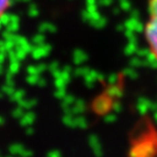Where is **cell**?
<instances>
[{"mask_svg":"<svg viewBox=\"0 0 157 157\" xmlns=\"http://www.w3.org/2000/svg\"><path fill=\"white\" fill-rule=\"evenodd\" d=\"M149 11H150L151 17H150V21L147 25L146 36L150 44L154 56L157 58V0H150Z\"/></svg>","mask_w":157,"mask_h":157,"instance_id":"obj_1","label":"cell"},{"mask_svg":"<svg viewBox=\"0 0 157 157\" xmlns=\"http://www.w3.org/2000/svg\"><path fill=\"white\" fill-rule=\"evenodd\" d=\"M112 98L105 93L104 95H99V97L95 98L93 104H92V107H93V109L97 114H104L105 115L106 113H108V111L112 109Z\"/></svg>","mask_w":157,"mask_h":157,"instance_id":"obj_2","label":"cell"},{"mask_svg":"<svg viewBox=\"0 0 157 157\" xmlns=\"http://www.w3.org/2000/svg\"><path fill=\"white\" fill-rule=\"evenodd\" d=\"M51 51V45L48 43H43V44L33 45V49L30 51V55L34 59H41L47 57Z\"/></svg>","mask_w":157,"mask_h":157,"instance_id":"obj_3","label":"cell"},{"mask_svg":"<svg viewBox=\"0 0 157 157\" xmlns=\"http://www.w3.org/2000/svg\"><path fill=\"white\" fill-rule=\"evenodd\" d=\"M83 78H84V83L87 87H93L97 82H102L104 80V76L101 73L97 72V71L90 70Z\"/></svg>","mask_w":157,"mask_h":157,"instance_id":"obj_4","label":"cell"},{"mask_svg":"<svg viewBox=\"0 0 157 157\" xmlns=\"http://www.w3.org/2000/svg\"><path fill=\"white\" fill-rule=\"evenodd\" d=\"M36 120V115H35V113L32 112L30 109H29L28 112H25L23 113V115L21 118L19 119V121H20V124L22 126V127H28V126H32L34 124V121Z\"/></svg>","mask_w":157,"mask_h":157,"instance_id":"obj_5","label":"cell"},{"mask_svg":"<svg viewBox=\"0 0 157 157\" xmlns=\"http://www.w3.org/2000/svg\"><path fill=\"white\" fill-rule=\"evenodd\" d=\"M87 54L82 49H76L72 52V61L76 65H83L87 61Z\"/></svg>","mask_w":157,"mask_h":157,"instance_id":"obj_6","label":"cell"},{"mask_svg":"<svg viewBox=\"0 0 157 157\" xmlns=\"http://www.w3.org/2000/svg\"><path fill=\"white\" fill-rule=\"evenodd\" d=\"M89 144H90L92 151L94 152V155L97 156H101L102 155V148H101V143L99 139L95 135H91L89 139Z\"/></svg>","mask_w":157,"mask_h":157,"instance_id":"obj_7","label":"cell"},{"mask_svg":"<svg viewBox=\"0 0 157 157\" xmlns=\"http://www.w3.org/2000/svg\"><path fill=\"white\" fill-rule=\"evenodd\" d=\"M105 93H106L108 97H111L112 99L113 98H120V97L122 95V90H121V87H120L117 83H115V84H108L106 91H105Z\"/></svg>","mask_w":157,"mask_h":157,"instance_id":"obj_8","label":"cell"},{"mask_svg":"<svg viewBox=\"0 0 157 157\" xmlns=\"http://www.w3.org/2000/svg\"><path fill=\"white\" fill-rule=\"evenodd\" d=\"M7 30H10L12 33H17L19 28H20V17H17V14H11L10 17V22L5 27Z\"/></svg>","mask_w":157,"mask_h":157,"instance_id":"obj_9","label":"cell"},{"mask_svg":"<svg viewBox=\"0 0 157 157\" xmlns=\"http://www.w3.org/2000/svg\"><path fill=\"white\" fill-rule=\"evenodd\" d=\"M14 91V79H5V84L1 86V92L4 93V95H11Z\"/></svg>","mask_w":157,"mask_h":157,"instance_id":"obj_10","label":"cell"},{"mask_svg":"<svg viewBox=\"0 0 157 157\" xmlns=\"http://www.w3.org/2000/svg\"><path fill=\"white\" fill-rule=\"evenodd\" d=\"M124 27H126V29L132 30V32H139V30H141V23L137 21L136 17H130L129 20L124 22Z\"/></svg>","mask_w":157,"mask_h":157,"instance_id":"obj_11","label":"cell"},{"mask_svg":"<svg viewBox=\"0 0 157 157\" xmlns=\"http://www.w3.org/2000/svg\"><path fill=\"white\" fill-rule=\"evenodd\" d=\"M36 104H37V100H36V99H26V98H22L21 100L17 101V106L22 107L25 111L32 109Z\"/></svg>","mask_w":157,"mask_h":157,"instance_id":"obj_12","label":"cell"},{"mask_svg":"<svg viewBox=\"0 0 157 157\" xmlns=\"http://www.w3.org/2000/svg\"><path fill=\"white\" fill-rule=\"evenodd\" d=\"M85 109H86V105H85L84 100H82V99H76L75 104L72 105L73 114H75V115H79V114L84 113Z\"/></svg>","mask_w":157,"mask_h":157,"instance_id":"obj_13","label":"cell"},{"mask_svg":"<svg viewBox=\"0 0 157 157\" xmlns=\"http://www.w3.org/2000/svg\"><path fill=\"white\" fill-rule=\"evenodd\" d=\"M57 30V27L51 22H42L40 23L39 26V32L42 34H47V33H55Z\"/></svg>","mask_w":157,"mask_h":157,"instance_id":"obj_14","label":"cell"},{"mask_svg":"<svg viewBox=\"0 0 157 157\" xmlns=\"http://www.w3.org/2000/svg\"><path fill=\"white\" fill-rule=\"evenodd\" d=\"M62 121L63 124L69 128H76V117H75V114H64Z\"/></svg>","mask_w":157,"mask_h":157,"instance_id":"obj_15","label":"cell"},{"mask_svg":"<svg viewBox=\"0 0 157 157\" xmlns=\"http://www.w3.org/2000/svg\"><path fill=\"white\" fill-rule=\"evenodd\" d=\"M25 149V147L21 144V143H13L8 147V151L11 155H14V156H17V155H21L22 150Z\"/></svg>","mask_w":157,"mask_h":157,"instance_id":"obj_16","label":"cell"},{"mask_svg":"<svg viewBox=\"0 0 157 157\" xmlns=\"http://www.w3.org/2000/svg\"><path fill=\"white\" fill-rule=\"evenodd\" d=\"M87 126H89V122H87V120L82 114H79V115L76 117V128L86 129Z\"/></svg>","mask_w":157,"mask_h":157,"instance_id":"obj_17","label":"cell"},{"mask_svg":"<svg viewBox=\"0 0 157 157\" xmlns=\"http://www.w3.org/2000/svg\"><path fill=\"white\" fill-rule=\"evenodd\" d=\"M91 69L89 67H85V65H78L77 69H75L73 70V73L75 76H77V77H84L86 73L90 71Z\"/></svg>","mask_w":157,"mask_h":157,"instance_id":"obj_18","label":"cell"},{"mask_svg":"<svg viewBox=\"0 0 157 157\" xmlns=\"http://www.w3.org/2000/svg\"><path fill=\"white\" fill-rule=\"evenodd\" d=\"M20 67H21V64H20V61H10V64H8V71L13 75H17L19 71H20Z\"/></svg>","mask_w":157,"mask_h":157,"instance_id":"obj_19","label":"cell"},{"mask_svg":"<svg viewBox=\"0 0 157 157\" xmlns=\"http://www.w3.org/2000/svg\"><path fill=\"white\" fill-rule=\"evenodd\" d=\"M27 14H28L29 17H37L40 15V10L37 5H35V4H30L28 6V10H27Z\"/></svg>","mask_w":157,"mask_h":157,"instance_id":"obj_20","label":"cell"},{"mask_svg":"<svg viewBox=\"0 0 157 157\" xmlns=\"http://www.w3.org/2000/svg\"><path fill=\"white\" fill-rule=\"evenodd\" d=\"M25 95H26L25 90H15L10 97H11V100L13 102H17L19 100H21L22 98H25Z\"/></svg>","mask_w":157,"mask_h":157,"instance_id":"obj_21","label":"cell"},{"mask_svg":"<svg viewBox=\"0 0 157 157\" xmlns=\"http://www.w3.org/2000/svg\"><path fill=\"white\" fill-rule=\"evenodd\" d=\"M30 42L33 43V45H39V44H43V43H45L44 34L39 33V34H36V35H34Z\"/></svg>","mask_w":157,"mask_h":157,"instance_id":"obj_22","label":"cell"},{"mask_svg":"<svg viewBox=\"0 0 157 157\" xmlns=\"http://www.w3.org/2000/svg\"><path fill=\"white\" fill-rule=\"evenodd\" d=\"M76 101V98L71 94H67L62 99V107H70L72 106Z\"/></svg>","mask_w":157,"mask_h":157,"instance_id":"obj_23","label":"cell"},{"mask_svg":"<svg viewBox=\"0 0 157 157\" xmlns=\"http://www.w3.org/2000/svg\"><path fill=\"white\" fill-rule=\"evenodd\" d=\"M69 82L63 78H54V86L56 89H67Z\"/></svg>","mask_w":157,"mask_h":157,"instance_id":"obj_24","label":"cell"},{"mask_svg":"<svg viewBox=\"0 0 157 157\" xmlns=\"http://www.w3.org/2000/svg\"><path fill=\"white\" fill-rule=\"evenodd\" d=\"M40 76H41V75H27L26 82H27L29 85H37Z\"/></svg>","mask_w":157,"mask_h":157,"instance_id":"obj_25","label":"cell"},{"mask_svg":"<svg viewBox=\"0 0 157 157\" xmlns=\"http://www.w3.org/2000/svg\"><path fill=\"white\" fill-rule=\"evenodd\" d=\"M23 113H25V109H23L22 107L17 106V108H14V109L12 111V117L14 119H17V120H19V119L23 115Z\"/></svg>","mask_w":157,"mask_h":157,"instance_id":"obj_26","label":"cell"},{"mask_svg":"<svg viewBox=\"0 0 157 157\" xmlns=\"http://www.w3.org/2000/svg\"><path fill=\"white\" fill-rule=\"evenodd\" d=\"M124 52L127 55H133L136 52V45H135V41H130V43L127 45V48L124 49Z\"/></svg>","mask_w":157,"mask_h":157,"instance_id":"obj_27","label":"cell"},{"mask_svg":"<svg viewBox=\"0 0 157 157\" xmlns=\"http://www.w3.org/2000/svg\"><path fill=\"white\" fill-rule=\"evenodd\" d=\"M67 94V89H56L55 93H54V95L56 97L57 99H59V100H62Z\"/></svg>","mask_w":157,"mask_h":157,"instance_id":"obj_28","label":"cell"},{"mask_svg":"<svg viewBox=\"0 0 157 157\" xmlns=\"http://www.w3.org/2000/svg\"><path fill=\"white\" fill-rule=\"evenodd\" d=\"M26 71L28 75H41L39 71V67H37V64L36 65H28Z\"/></svg>","mask_w":157,"mask_h":157,"instance_id":"obj_29","label":"cell"},{"mask_svg":"<svg viewBox=\"0 0 157 157\" xmlns=\"http://www.w3.org/2000/svg\"><path fill=\"white\" fill-rule=\"evenodd\" d=\"M11 4V0H0V15L6 11V8Z\"/></svg>","mask_w":157,"mask_h":157,"instance_id":"obj_30","label":"cell"},{"mask_svg":"<svg viewBox=\"0 0 157 157\" xmlns=\"http://www.w3.org/2000/svg\"><path fill=\"white\" fill-rule=\"evenodd\" d=\"M6 58H7V54L0 51V73L4 72V64H5Z\"/></svg>","mask_w":157,"mask_h":157,"instance_id":"obj_31","label":"cell"},{"mask_svg":"<svg viewBox=\"0 0 157 157\" xmlns=\"http://www.w3.org/2000/svg\"><path fill=\"white\" fill-rule=\"evenodd\" d=\"M57 69H59V63L57 62V61H54V62H51L49 65H48V70H49V72L52 73L54 71H56Z\"/></svg>","mask_w":157,"mask_h":157,"instance_id":"obj_32","label":"cell"},{"mask_svg":"<svg viewBox=\"0 0 157 157\" xmlns=\"http://www.w3.org/2000/svg\"><path fill=\"white\" fill-rule=\"evenodd\" d=\"M105 122H107V124H111V122H114L115 121V119H117V117H115V114H112V113H106L105 114Z\"/></svg>","mask_w":157,"mask_h":157,"instance_id":"obj_33","label":"cell"},{"mask_svg":"<svg viewBox=\"0 0 157 157\" xmlns=\"http://www.w3.org/2000/svg\"><path fill=\"white\" fill-rule=\"evenodd\" d=\"M47 156L48 157H61L62 156V152L59 151V150H57V149H54V150H50V151L48 152Z\"/></svg>","mask_w":157,"mask_h":157,"instance_id":"obj_34","label":"cell"},{"mask_svg":"<svg viewBox=\"0 0 157 157\" xmlns=\"http://www.w3.org/2000/svg\"><path fill=\"white\" fill-rule=\"evenodd\" d=\"M121 109H122V106H121V104L118 102V101H114L112 105V111H114L115 113H119L121 112Z\"/></svg>","mask_w":157,"mask_h":157,"instance_id":"obj_35","label":"cell"},{"mask_svg":"<svg viewBox=\"0 0 157 157\" xmlns=\"http://www.w3.org/2000/svg\"><path fill=\"white\" fill-rule=\"evenodd\" d=\"M34 155V151L33 150H30V149H28V148H25L22 150V152H21V155L20 156H23V157H32Z\"/></svg>","mask_w":157,"mask_h":157,"instance_id":"obj_36","label":"cell"},{"mask_svg":"<svg viewBox=\"0 0 157 157\" xmlns=\"http://www.w3.org/2000/svg\"><path fill=\"white\" fill-rule=\"evenodd\" d=\"M117 80H118V76H117V75H111V76L108 77L107 83H108V84H115V83H118Z\"/></svg>","mask_w":157,"mask_h":157,"instance_id":"obj_37","label":"cell"},{"mask_svg":"<svg viewBox=\"0 0 157 157\" xmlns=\"http://www.w3.org/2000/svg\"><path fill=\"white\" fill-rule=\"evenodd\" d=\"M45 85H47V80H45L43 77H41V76H40L39 82H37V86H40V87H44Z\"/></svg>","mask_w":157,"mask_h":157,"instance_id":"obj_38","label":"cell"},{"mask_svg":"<svg viewBox=\"0 0 157 157\" xmlns=\"http://www.w3.org/2000/svg\"><path fill=\"white\" fill-rule=\"evenodd\" d=\"M124 73L127 75V76H129V77H136V75H135V71L134 70H129V69H127V70H124Z\"/></svg>","mask_w":157,"mask_h":157,"instance_id":"obj_39","label":"cell"},{"mask_svg":"<svg viewBox=\"0 0 157 157\" xmlns=\"http://www.w3.org/2000/svg\"><path fill=\"white\" fill-rule=\"evenodd\" d=\"M34 133V129L32 128V126H28V127H26V134L27 135H32Z\"/></svg>","mask_w":157,"mask_h":157,"instance_id":"obj_40","label":"cell"},{"mask_svg":"<svg viewBox=\"0 0 157 157\" xmlns=\"http://www.w3.org/2000/svg\"><path fill=\"white\" fill-rule=\"evenodd\" d=\"M5 122H6L5 118H4V117H1V115H0V126H4V124H5Z\"/></svg>","mask_w":157,"mask_h":157,"instance_id":"obj_41","label":"cell"},{"mask_svg":"<svg viewBox=\"0 0 157 157\" xmlns=\"http://www.w3.org/2000/svg\"><path fill=\"white\" fill-rule=\"evenodd\" d=\"M4 28V25H2V22H1V21H0V30H1V29Z\"/></svg>","mask_w":157,"mask_h":157,"instance_id":"obj_42","label":"cell"},{"mask_svg":"<svg viewBox=\"0 0 157 157\" xmlns=\"http://www.w3.org/2000/svg\"><path fill=\"white\" fill-rule=\"evenodd\" d=\"M17 1H21V0H11L12 4H13V2H17Z\"/></svg>","mask_w":157,"mask_h":157,"instance_id":"obj_43","label":"cell"},{"mask_svg":"<svg viewBox=\"0 0 157 157\" xmlns=\"http://www.w3.org/2000/svg\"><path fill=\"white\" fill-rule=\"evenodd\" d=\"M21 1H23V2H28V1H30V0H21Z\"/></svg>","mask_w":157,"mask_h":157,"instance_id":"obj_44","label":"cell"},{"mask_svg":"<svg viewBox=\"0 0 157 157\" xmlns=\"http://www.w3.org/2000/svg\"><path fill=\"white\" fill-rule=\"evenodd\" d=\"M0 75H1V73H0Z\"/></svg>","mask_w":157,"mask_h":157,"instance_id":"obj_45","label":"cell"}]
</instances>
